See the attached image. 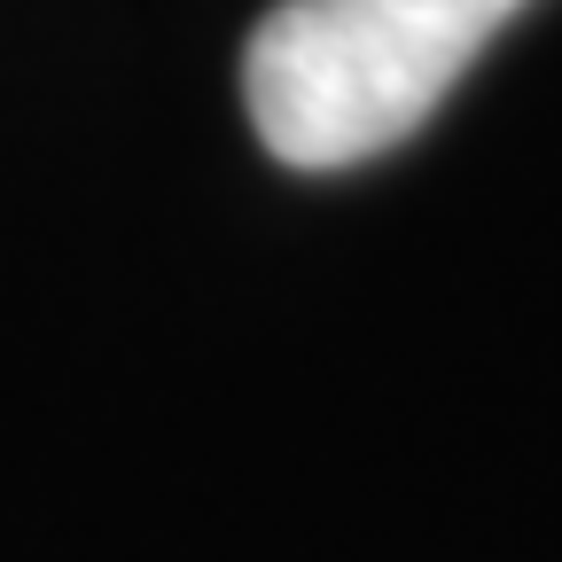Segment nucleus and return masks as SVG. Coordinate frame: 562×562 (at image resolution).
<instances>
[{
    "label": "nucleus",
    "instance_id": "f257e3e1",
    "mask_svg": "<svg viewBox=\"0 0 562 562\" xmlns=\"http://www.w3.org/2000/svg\"><path fill=\"white\" fill-rule=\"evenodd\" d=\"M531 0H281L250 32L243 102L290 172H344L422 133Z\"/></svg>",
    "mask_w": 562,
    "mask_h": 562
}]
</instances>
